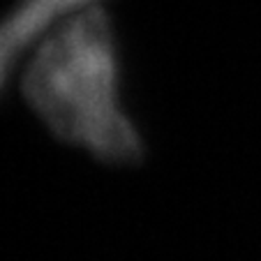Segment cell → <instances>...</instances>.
Here are the masks:
<instances>
[{
    "mask_svg": "<svg viewBox=\"0 0 261 261\" xmlns=\"http://www.w3.org/2000/svg\"><path fill=\"white\" fill-rule=\"evenodd\" d=\"M21 88L58 139L107 162L141 158V139L118 109L114 30L99 5L69 16L37 46Z\"/></svg>",
    "mask_w": 261,
    "mask_h": 261,
    "instance_id": "6da1fadb",
    "label": "cell"
},
{
    "mask_svg": "<svg viewBox=\"0 0 261 261\" xmlns=\"http://www.w3.org/2000/svg\"><path fill=\"white\" fill-rule=\"evenodd\" d=\"M97 3L99 0H19L14 10L0 19V90L30 44H42L63 21Z\"/></svg>",
    "mask_w": 261,
    "mask_h": 261,
    "instance_id": "7a4b0ae2",
    "label": "cell"
}]
</instances>
